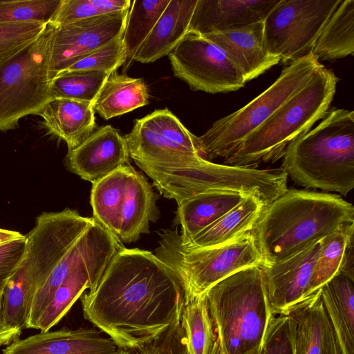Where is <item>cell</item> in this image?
Here are the masks:
<instances>
[{
  "label": "cell",
  "instance_id": "1",
  "mask_svg": "<svg viewBox=\"0 0 354 354\" xmlns=\"http://www.w3.org/2000/svg\"><path fill=\"white\" fill-rule=\"evenodd\" d=\"M183 285L152 252L123 248L81 297L84 317L118 348L140 346L178 322Z\"/></svg>",
  "mask_w": 354,
  "mask_h": 354
},
{
  "label": "cell",
  "instance_id": "2",
  "mask_svg": "<svg viewBox=\"0 0 354 354\" xmlns=\"http://www.w3.org/2000/svg\"><path fill=\"white\" fill-rule=\"evenodd\" d=\"M354 223V207L335 194L287 189L265 206L251 233L263 263L287 259L343 224Z\"/></svg>",
  "mask_w": 354,
  "mask_h": 354
},
{
  "label": "cell",
  "instance_id": "3",
  "mask_svg": "<svg viewBox=\"0 0 354 354\" xmlns=\"http://www.w3.org/2000/svg\"><path fill=\"white\" fill-rule=\"evenodd\" d=\"M282 168L306 189L346 196L354 188V112L328 110L313 129L288 145Z\"/></svg>",
  "mask_w": 354,
  "mask_h": 354
},
{
  "label": "cell",
  "instance_id": "4",
  "mask_svg": "<svg viewBox=\"0 0 354 354\" xmlns=\"http://www.w3.org/2000/svg\"><path fill=\"white\" fill-rule=\"evenodd\" d=\"M204 295L217 337L216 354H245L262 346L273 314L260 266L231 274Z\"/></svg>",
  "mask_w": 354,
  "mask_h": 354
},
{
  "label": "cell",
  "instance_id": "5",
  "mask_svg": "<svg viewBox=\"0 0 354 354\" xmlns=\"http://www.w3.org/2000/svg\"><path fill=\"white\" fill-rule=\"evenodd\" d=\"M339 78L323 65L308 84L245 138L225 165L258 167L283 158L289 143L322 120L333 100Z\"/></svg>",
  "mask_w": 354,
  "mask_h": 354
},
{
  "label": "cell",
  "instance_id": "6",
  "mask_svg": "<svg viewBox=\"0 0 354 354\" xmlns=\"http://www.w3.org/2000/svg\"><path fill=\"white\" fill-rule=\"evenodd\" d=\"M164 197L180 201L207 191L225 190L253 195L266 205L287 191L288 176L282 167L258 169L213 163L165 168L136 162Z\"/></svg>",
  "mask_w": 354,
  "mask_h": 354
},
{
  "label": "cell",
  "instance_id": "7",
  "mask_svg": "<svg viewBox=\"0 0 354 354\" xmlns=\"http://www.w3.org/2000/svg\"><path fill=\"white\" fill-rule=\"evenodd\" d=\"M322 66L310 55L285 66L266 91L241 109L214 122L197 137L202 157L210 161L230 156L245 138L302 90Z\"/></svg>",
  "mask_w": 354,
  "mask_h": 354
},
{
  "label": "cell",
  "instance_id": "8",
  "mask_svg": "<svg viewBox=\"0 0 354 354\" xmlns=\"http://www.w3.org/2000/svg\"><path fill=\"white\" fill-rule=\"evenodd\" d=\"M159 236L154 254L178 278L185 299L202 295L231 274L263 263L251 232L225 245L202 249L185 247L177 230H164Z\"/></svg>",
  "mask_w": 354,
  "mask_h": 354
},
{
  "label": "cell",
  "instance_id": "9",
  "mask_svg": "<svg viewBox=\"0 0 354 354\" xmlns=\"http://www.w3.org/2000/svg\"><path fill=\"white\" fill-rule=\"evenodd\" d=\"M55 27L53 23L48 24L35 41L0 62V131L17 128L20 119L37 115L52 100Z\"/></svg>",
  "mask_w": 354,
  "mask_h": 354
},
{
  "label": "cell",
  "instance_id": "10",
  "mask_svg": "<svg viewBox=\"0 0 354 354\" xmlns=\"http://www.w3.org/2000/svg\"><path fill=\"white\" fill-rule=\"evenodd\" d=\"M342 0H280L263 21L268 51L287 65L312 55L315 42Z\"/></svg>",
  "mask_w": 354,
  "mask_h": 354
},
{
  "label": "cell",
  "instance_id": "11",
  "mask_svg": "<svg viewBox=\"0 0 354 354\" xmlns=\"http://www.w3.org/2000/svg\"><path fill=\"white\" fill-rule=\"evenodd\" d=\"M168 56L174 75L193 91L216 94L245 85L241 72L225 53L196 32L187 31Z\"/></svg>",
  "mask_w": 354,
  "mask_h": 354
},
{
  "label": "cell",
  "instance_id": "12",
  "mask_svg": "<svg viewBox=\"0 0 354 354\" xmlns=\"http://www.w3.org/2000/svg\"><path fill=\"white\" fill-rule=\"evenodd\" d=\"M129 10L64 25L53 24L51 69L54 77L91 52L123 35Z\"/></svg>",
  "mask_w": 354,
  "mask_h": 354
},
{
  "label": "cell",
  "instance_id": "13",
  "mask_svg": "<svg viewBox=\"0 0 354 354\" xmlns=\"http://www.w3.org/2000/svg\"><path fill=\"white\" fill-rule=\"evenodd\" d=\"M321 240L282 261L260 266L272 314H286L310 296L309 284L320 252Z\"/></svg>",
  "mask_w": 354,
  "mask_h": 354
},
{
  "label": "cell",
  "instance_id": "14",
  "mask_svg": "<svg viewBox=\"0 0 354 354\" xmlns=\"http://www.w3.org/2000/svg\"><path fill=\"white\" fill-rule=\"evenodd\" d=\"M126 140L111 125L97 129L66 156L68 169L94 184L129 163Z\"/></svg>",
  "mask_w": 354,
  "mask_h": 354
},
{
  "label": "cell",
  "instance_id": "15",
  "mask_svg": "<svg viewBox=\"0 0 354 354\" xmlns=\"http://www.w3.org/2000/svg\"><path fill=\"white\" fill-rule=\"evenodd\" d=\"M118 347L94 328H66L18 339L3 354H115Z\"/></svg>",
  "mask_w": 354,
  "mask_h": 354
},
{
  "label": "cell",
  "instance_id": "16",
  "mask_svg": "<svg viewBox=\"0 0 354 354\" xmlns=\"http://www.w3.org/2000/svg\"><path fill=\"white\" fill-rule=\"evenodd\" d=\"M202 35L225 53L240 70L245 82L264 73L281 61L267 50L263 21Z\"/></svg>",
  "mask_w": 354,
  "mask_h": 354
},
{
  "label": "cell",
  "instance_id": "17",
  "mask_svg": "<svg viewBox=\"0 0 354 354\" xmlns=\"http://www.w3.org/2000/svg\"><path fill=\"white\" fill-rule=\"evenodd\" d=\"M280 0H198L189 30L201 35L263 21Z\"/></svg>",
  "mask_w": 354,
  "mask_h": 354
},
{
  "label": "cell",
  "instance_id": "18",
  "mask_svg": "<svg viewBox=\"0 0 354 354\" xmlns=\"http://www.w3.org/2000/svg\"><path fill=\"white\" fill-rule=\"evenodd\" d=\"M289 317L294 354H338L320 289L292 306Z\"/></svg>",
  "mask_w": 354,
  "mask_h": 354
},
{
  "label": "cell",
  "instance_id": "19",
  "mask_svg": "<svg viewBox=\"0 0 354 354\" xmlns=\"http://www.w3.org/2000/svg\"><path fill=\"white\" fill-rule=\"evenodd\" d=\"M93 106V102L55 98L44 105L37 115L44 128L63 140L71 151L96 129Z\"/></svg>",
  "mask_w": 354,
  "mask_h": 354
},
{
  "label": "cell",
  "instance_id": "20",
  "mask_svg": "<svg viewBox=\"0 0 354 354\" xmlns=\"http://www.w3.org/2000/svg\"><path fill=\"white\" fill-rule=\"evenodd\" d=\"M158 197L152 186L132 167L120 213L117 239L122 243L137 241L142 234L149 233V223L159 217Z\"/></svg>",
  "mask_w": 354,
  "mask_h": 354
},
{
  "label": "cell",
  "instance_id": "21",
  "mask_svg": "<svg viewBox=\"0 0 354 354\" xmlns=\"http://www.w3.org/2000/svg\"><path fill=\"white\" fill-rule=\"evenodd\" d=\"M197 1L170 0L133 60L147 64L168 55L187 32Z\"/></svg>",
  "mask_w": 354,
  "mask_h": 354
},
{
  "label": "cell",
  "instance_id": "22",
  "mask_svg": "<svg viewBox=\"0 0 354 354\" xmlns=\"http://www.w3.org/2000/svg\"><path fill=\"white\" fill-rule=\"evenodd\" d=\"M124 138L129 156L135 162L159 167L180 168L195 165L203 159L151 131L139 119L135 120L133 129Z\"/></svg>",
  "mask_w": 354,
  "mask_h": 354
},
{
  "label": "cell",
  "instance_id": "23",
  "mask_svg": "<svg viewBox=\"0 0 354 354\" xmlns=\"http://www.w3.org/2000/svg\"><path fill=\"white\" fill-rule=\"evenodd\" d=\"M266 205L253 195H247L234 208L187 241V248L202 249L229 243L252 232Z\"/></svg>",
  "mask_w": 354,
  "mask_h": 354
},
{
  "label": "cell",
  "instance_id": "24",
  "mask_svg": "<svg viewBox=\"0 0 354 354\" xmlns=\"http://www.w3.org/2000/svg\"><path fill=\"white\" fill-rule=\"evenodd\" d=\"M338 354H354V279L337 273L320 288Z\"/></svg>",
  "mask_w": 354,
  "mask_h": 354
},
{
  "label": "cell",
  "instance_id": "25",
  "mask_svg": "<svg viewBox=\"0 0 354 354\" xmlns=\"http://www.w3.org/2000/svg\"><path fill=\"white\" fill-rule=\"evenodd\" d=\"M247 196L225 190L207 191L180 201L176 222L180 239L187 241L234 208Z\"/></svg>",
  "mask_w": 354,
  "mask_h": 354
},
{
  "label": "cell",
  "instance_id": "26",
  "mask_svg": "<svg viewBox=\"0 0 354 354\" xmlns=\"http://www.w3.org/2000/svg\"><path fill=\"white\" fill-rule=\"evenodd\" d=\"M106 229L94 218L93 223L79 237L45 281L36 290L31 301L26 328L36 329L38 320L55 290L87 255Z\"/></svg>",
  "mask_w": 354,
  "mask_h": 354
},
{
  "label": "cell",
  "instance_id": "27",
  "mask_svg": "<svg viewBox=\"0 0 354 354\" xmlns=\"http://www.w3.org/2000/svg\"><path fill=\"white\" fill-rule=\"evenodd\" d=\"M148 88L142 78L114 71L109 74L94 102L93 110L109 120L149 104Z\"/></svg>",
  "mask_w": 354,
  "mask_h": 354
},
{
  "label": "cell",
  "instance_id": "28",
  "mask_svg": "<svg viewBox=\"0 0 354 354\" xmlns=\"http://www.w3.org/2000/svg\"><path fill=\"white\" fill-rule=\"evenodd\" d=\"M354 54V0H342L318 37L312 55L332 61Z\"/></svg>",
  "mask_w": 354,
  "mask_h": 354
},
{
  "label": "cell",
  "instance_id": "29",
  "mask_svg": "<svg viewBox=\"0 0 354 354\" xmlns=\"http://www.w3.org/2000/svg\"><path fill=\"white\" fill-rule=\"evenodd\" d=\"M132 166L127 163L93 184L91 204L93 218L117 236L120 213Z\"/></svg>",
  "mask_w": 354,
  "mask_h": 354
},
{
  "label": "cell",
  "instance_id": "30",
  "mask_svg": "<svg viewBox=\"0 0 354 354\" xmlns=\"http://www.w3.org/2000/svg\"><path fill=\"white\" fill-rule=\"evenodd\" d=\"M180 324L188 354H216L217 337L204 294L186 299Z\"/></svg>",
  "mask_w": 354,
  "mask_h": 354
},
{
  "label": "cell",
  "instance_id": "31",
  "mask_svg": "<svg viewBox=\"0 0 354 354\" xmlns=\"http://www.w3.org/2000/svg\"><path fill=\"white\" fill-rule=\"evenodd\" d=\"M354 223L343 224L321 240V249L309 284L310 295L339 273L347 241Z\"/></svg>",
  "mask_w": 354,
  "mask_h": 354
},
{
  "label": "cell",
  "instance_id": "32",
  "mask_svg": "<svg viewBox=\"0 0 354 354\" xmlns=\"http://www.w3.org/2000/svg\"><path fill=\"white\" fill-rule=\"evenodd\" d=\"M170 0H134L129 10L123 40L127 59L133 61Z\"/></svg>",
  "mask_w": 354,
  "mask_h": 354
},
{
  "label": "cell",
  "instance_id": "33",
  "mask_svg": "<svg viewBox=\"0 0 354 354\" xmlns=\"http://www.w3.org/2000/svg\"><path fill=\"white\" fill-rule=\"evenodd\" d=\"M110 73L95 71H64L53 77L50 95L94 102L101 87Z\"/></svg>",
  "mask_w": 354,
  "mask_h": 354
},
{
  "label": "cell",
  "instance_id": "34",
  "mask_svg": "<svg viewBox=\"0 0 354 354\" xmlns=\"http://www.w3.org/2000/svg\"><path fill=\"white\" fill-rule=\"evenodd\" d=\"M131 0H62L52 22L64 25L129 10Z\"/></svg>",
  "mask_w": 354,
  "mask_h": 354
},
{
  "label": "cell",
  "instance_id": "35",
  "mask_svg": "<svg viewBox=\"0 0 354 354\" xmlns=\"http://www.w3.org/2000/svg\"><path fill=\"white\" fill-rule=\"evenodd\" d=\"M62 0L0 1V24L52 22Z\"/></svg>",
  "mask_w": 354,
  "mask_h": 354
},
{
  "label": "cell",
  "instance_id": "36",
  "mask_svg": "<svg viewBox=\"0 0 354 354\" xmlns=\"http://www.w3.org/2000/svg\"><path fill=\"white\" fill-rule=\"evenodd\" d=\"M139 120L151 131L202 157L197 136L192 134L169 109L155 110Z\"/></svg>",
  "mask_w": 354,
  "mask_h": 354
},
{
  "label": "cell",
  "instance_id": "37",
  "mask_svg": "<svg viewBox=\"0 0 354 354\" xmlns=\"http://www.w3.org/2000/svg\"><path fill=\"white\" fill-rule=\"evenodd\" d=\"M127 59L126 47L123 35H121L91 52L65 71H95L111 73Z\"/></svg>",
  "mask_w": 354,
  "mask_h": 354
},
{
  "label": "cell",
  "instance_id": "38",
  "mask_svg": "<svg viewBox=\"0 0 354 354\" xmlns=\"http://www.w3.org/2000/svg\"><path fill=\"white\" fill-rule=\"evenodd\" d=\"M47 25L37 21L0 24V62L35 41Z\"/></svg>",
  "mask_w": 354,
  "mask_h": 354
},
{
  "label": "cell",
  "instance_id": "39",
  "mask_svg": "<svg viewBox=\"0 0 354 354\" xmlns=\"http://www.w3.org/2000/svg\"><path fill=\"white\" fill-rule=\"evenodd\" d=\"M115 354H188L180 319L153 339L136 347L118 348Z\"/></svg>",
  "mask_w": 354,
  "mask_h": 354
},
{
  "label": "cell",
  "instance_id": "40",
  "mask_svg": "<svg viewBox=\"0 0 354 354\" xmlns=\"http://www.w3.org/2000/svg\"><path fill=\"white\" fill-rule=\"evenodd\" d=\"M261 354H294L289 317L273 314L261 346Z\"/></svg>",
  "mask_w": 354,
  "mask_h": 354
},
{
  "label": "cell",
  "instance_id": "41",
  "mask_svg": "<svg viewBox=\"0 0 354 354\" xmlns=\"http://www.w3.org/2000/svg\"><path fill=\"white\" fill-rule=\"evenodd\" d=\"M26 236L0 245V315L3 292L24 253Z\"/></svg>",
  "mask_w": 354,
  "mask_h": 354
},
{
  "label": "cell",
  "instance_id": "42",
  "mask_svg": "<svg viewBox=\"0 0 354 354\" xmlns=\"http://www.w3.org/2000/svg\"><path fill=\"white\" fill-rule=\"evenodd\" d=\"M339 272L354 279V234L347 241Z\"/></svg>",
  "mask_w": 354,
  "mask_h": 354
},
{
  "label": "cell",
  "instance_id": "43",
  "mask_svg": "<svg viewBox=\"0 0 354 354\" xmlns=\"http://www.w3.org/2000/svg\"><path fill=\"white\" fill-rule=\"evenodd\" d=\"M21 330L12 328L8 326L3 320L0 315V347L9 345L12 342L19 339Z\"/></svg>",
  "mask_w": 354,
  "mask_h": 354
},
{
  "label": "cell",
  "instance_id": "44",
  "mask_svg": "<svg viewBox=\"0 0 354 354\" xmlns=\"http://www.w3.org/2000/svg\"><path fill=\"white\" fill-rule=\"evenodd\" d=\"M25 236L13 230L0 228V245L15 239L24 238Z\"/></svg>",
  "mask_w": 354,
  "mask_h": 354
},
{
  "label": "cell",
  "instance_id": "45",
  "mask_svg": "<svg viewBox=\"0 0 354 354\" xmlns=\"http://www.w3.org/2000/svg\"><path fill=\"white\" fill-rule=\"evenodd\" d=\"M245 354H261V346H257Z\"/></svg>",
  "mask_w": 354,
  "mask_h": 354
}]
</instances>
